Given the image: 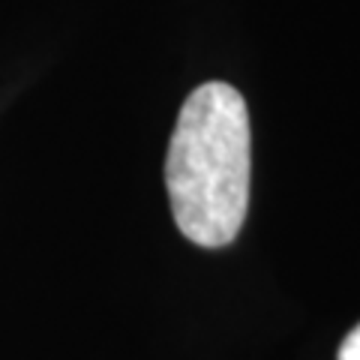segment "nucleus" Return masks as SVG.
<instances>
[{"label":"nucleus","instance_id":"f257e3e1","mask_svg":"<svg viewBox=\"0 0 360 360\" xmlns=\"http://www.w3.org/2000/svg\"><path fill=\"white\" fill-rule=\"evenodd\" d=\"M252 135L243 96L207 82L186 96L165 156V186L177 229L198 246H229L250 207Z\"/></svg>","mask_w":360,"mask_h":360},{"label":"nucleus","instance_id":"f03ea898","mask_svg":"<svg viewBox=\"0 0 360 360\" xmlns=\"http://www.w3.org/2000/svg\"><path fill=\"white\" fill-rule=\"evenodd\" d=\"M340 360H360V324L342 340V345H340Z\"/></svg>","mask_w":360,"mask_h":360}]
</instances>
